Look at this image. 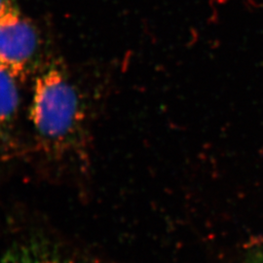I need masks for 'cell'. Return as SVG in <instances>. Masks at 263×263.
Here are the masks:
<instances>
[{"instance_id":"3","label":"cell","mask_w":263,"mask_h":263,"mask_svg":"<svg viewBox=\"0 0 263 263\" xmlns=\"http://www.w3.org/2000/svg\"><path fill=\"white\" fill-rule=\"evenodd\" d=\"M1 263H96L55 243L31 239L13 245Z\"/></svg>"},{"instance_id":"5","label":"cell","mask_w":263,"mask_h":263,"mask_svg":"<svg viewBox=\"0 0 263 263\" xmlns=\"http://www.w3.org/2000/svg\"><path fill=\"white\" fill-rule=\"evenodd\" d=\"M241 263H263V250L254 252V254Z\"/></svg>"},{"instance_id":"6","label":"cell","mask_w":263,"mask_h":263,"mask_svg":"<svg viewBox=\"0 0 263 263\" xmlns=\"http://www.w3.org/2000/svg\"><path fill=\"white\" fill-rule=\"evenodd\" d=\"M9 0H0V14L3 10L5 9L7 7V5L9 4Z\"/></svg>"},{"instance_id":"1","label":"cell","mask_w":263,"mask_h":263,"mask_svg":"<svg viewBox=\"0 0 263 263\" xmlns=\"http://www.w3.org/2000/svg\"><path fill=\"white\" fill-rule=\"evenodd\" d=\"M80 111L76 88L61 67L52 65L38 76L30 120L42 141L52 144L67 141L80 122Z\"/></svg>"},{"instance_id":"4","label":"cell","mask_w":263,"mask_h":263,"mask_svg":"<svg viewBox=\"0 0 263 263\" xmlns=\"http://www.w3.org/2000/svg\"><path fill=\"white\" fill-rule=\"evenodd\" d=\"M19 104L18 79L0 67V130L15 117Z\"/></svg>"},{"instance_id":"2","label":"cell","mask_w":263,"mask_h":263,"mask_svg":"<svg viewBox=\"0 0 263 263\" xmlns=\"http://www.w3.org/2000/svg\"><path fill=\"white\" fill-rule=\"evenodd\" d=\"M36 47L34 28L10 2L0 14V67L19 80L27 73Z\"/></svg>"}]
</instances>
